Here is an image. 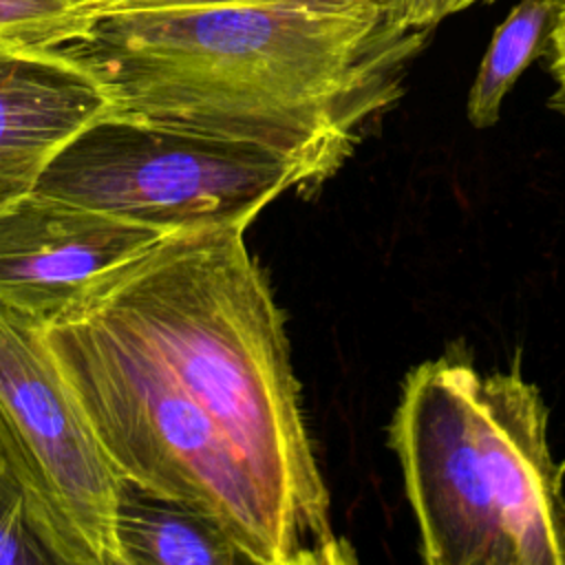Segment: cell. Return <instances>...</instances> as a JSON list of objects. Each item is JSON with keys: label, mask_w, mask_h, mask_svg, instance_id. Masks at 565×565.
<instances>
[{"label": "cell", "mask_w": 565, "mask_h": 565, "mask_svg": "<svg viewBox=\"0 0 565 565\" xmlns=\"http://www.w3.org/2000/svg\"><path fill=\"white\" fill-rule=\"evenodd\" d=\"M121 565H238L247 554L207 514L121 477L115 508Z\"/></svg>", "instance_id": "obj_9"}, {"label": "cell", "mask_w": 565, "mask_h": 565, "mask_svg": "<svg viewBox=\"0 0 565 565\" xmlns=\"http://www.w3.org/2000/svg\"><path fill=\"white\" fill-rule=\"evenodd\" d=\"M216 2H298V4H322V7H353L384 0H93L95 13L99 11H126V9H163V7H192V4H216Z\"/></svg>", "instance_id": "obj_13"}, {"label": "cell", "mask_w": 565, "mask_h": 565, "mask_svg": "<svg viewBox=\"0 0 565 565\" xmlns=\"http://www.w3.org/2000/svg\"><path fill=\"white\" fill-rule=\"evenodd\" d=\"M291 188L296 166L267 148L115 113L79 128L33 185L163 234L247 227Z\"/></svg>", "instance_id": "obj_5"}, {"label": "cell", "mask_w": 565, "mask_h": 565, "mask_svg": "<svg viewBox=\"0 0 565 565\" xmlns=\"http://www.w3.org/2000/svg\"><path fill=\"white\" fill-rule=\"evenodd\" d=\"M82 296L126 324L216 422L309 565L355 563L331 523L285 311L245 227L166 234Z\"/></svg>", "instance_id": "obj_2"}, {"label": "cell", "mask_w": 565, "mask_h": 565, "mask_svg": "<svg viewBox=\"0 0 565 565\" xmlns=\"http://www.w3.org/2000/svg\"><path fill=\"white\" fill-rule=\"evenodd\" d=\"M46 342L117 472L212 516L258 565H309L216 422L115 316L79 296Z\"/></svg>", "instance_id": "obj_4"}, {"label": "cell", "mask_w": 565, "mask_h": 565, "mask_svg": "<svg viewBox=\"0 0 565 565\" xmlns=\"http://www.w3.org/2000/svg\"><path fill=\"white\" fill-rule=\"evenodd\" d=\"M0 466L60 565H121V475L71 391L44 327L0 305Z\"/></svg>", "instance_id": "obj_6"}, {"label": "cell", "mask_w": 565, "mask_h": 565, "mask_svg": "<svg viewBox=\"0 0 565 565\" xmlns=\"http://www.w3.org/2000/svg\"><path fill=\"white\" fill-rule=\"evenodd\" d=\"M519 369L466 351L411 369L388 424L426 565H565V461Z\"/></svg>", "instance_id": "obj_3"}, {"label": "cell", "mask_w": 565, "mask_h": 565, "mask_svg": "<svg viewBox=\"0 0 565 565\" xmlns=\"http://www.w3.org/2000/svg\"><path fill=\"white\" fill-rule=\"evenodd\" d=\"M163 236L31 190L0 207V305L46 327L97 278Z\"/></svg>", "instance_id": "obj_7"}, {"label": "cell", "mask_w": 565, "mask_h": 565, "mask_svg": "<svg viewBox=\"0 0 565 565\" xmlns=\"http://www.w3.org/2000/svg\"><path fill=\"white\" fill-rule=\"evenodd\" d=\"M561 7L563 0H519L494 29L466 102L468 121L477 130L499 121L501 104L521 73L543 60Z\"/></svg>", "instance_id": "obj_10"}, {"label": "cell", "mask_w": 565, "mask_h": 565, "mask_svg": "<svg viewBox=\"0 0 565 565\" xmlns=\"http://www.w3.org/2000/svg\"><path fill=\"white\" fill-rule=\"evenodd\" d=\"M106 113L99 84L57 49L0 38V207L31 192L51 157Z\"/></svg>", "instance_id": "obj_8"}, {"label": "cell", "mask_w": 565, "mask_h": 565, "mask_svg": "<svg viewBox=\"0 0 565 565\" xmlns=\"http://www.w3.org/2000/svg\"><path fill=\"white\" fill-rule=\"evenodd\" d=\"M475 2L492 0H395V15L408 26L435 29L448 15H455Z\"/></svg>", "instance_id": "obj_12"}, {"label": "cell", "mask_w": 565, "mask_h": 565, "mask_svg": "<svg viewBox=\"0 0 565 565\" xmlns=\"http://www.w3.org/2000/svg\"><path fill=\"white\" fill-rule=\"evenodd\" d=\"M543 62H545V71L554 79V93L550 95L547 106L561 117H565V0L556 18V24L552 29Z\"/></svg>", "instance_id": "obj_14"}, {"label": "cell", "mask_w": 565, "mask_h": 565, "mask_svg": "<svg viewBox=\"0 0 565 565\" xmlns=\"http://www.w3.org/2000/svg\"><path fill=\"white\" fill-rule=\"evenodd\" d=\"M430 33L399 22L395 0L216 2L99 11L57 51L110 113L267 148L309 196L404 97Z\"/></svg>", "instance_id": "obj_1"}, {"label": "cell", "mask_w": 565, "mask_h": 565, "mask_svg": "<svg viewBox=\"0 0 565 565\" xmlns=\"http://www.w3.org/2000/svg\"><path fill=\"white\" fill-rule=\"evenodd\" d=\"M0 565H60L38 534L20 483L0 466Z\"/></svg>", "instance_id": "obj_11"}]
</instances>
